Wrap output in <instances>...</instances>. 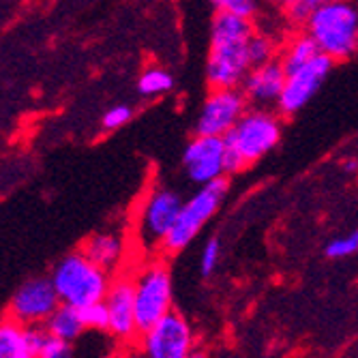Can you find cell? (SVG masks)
<instances>
[{
  "instance_id": "6da1fadb",
  "label": "cell",
  "mask_w": 358,
  "mask_h": 358,
  "mask_svg": "<svg viewBox=\"0 0 358 358\" xmlns=\"http://www.w3.org/2000/svg\"><path fill=\"white\" fill-rule=\"evenodd\" d=\"M253 26L249 17L219 11L210 30V56L206 64L208 84L213 88H238L251 69L247 39Z\"/></svg>"
},
{
  "instance_id": "7a4b0ae2",
  "label": "cell",
  "mask_w": 358,
  "mask_h": 358,
  "mask_svg": "<svg viewBox=\"0 0 358 358\" xmlns=\"http://www.w3.org/2000/svg\"><path fill=\"white\" fill-rule=\"evenodd\" d=\"M281 140V118L266 108L245 112L223 136L225 174H238L271 152Z\"/></svg>"
},
{
  "instance_id": "3957f363",
  "label": "cell",
  "mask_w": 358,
  "mask_h": 358,
  "mask_svg": "<svg viewBox=\"0 0 358 358\" xmlns=\"http://www.w3.org/2000/svg\"><path fill=\"white\" fill-rule=\"evenodd\" d=\"M317 50L333 60H348L358 52V5L354 0H329L305 22Z\"/></svg>"
},
{
  "instance_id": "277c9868",
  "label": "cell",
  "mask_w": 358,
  "mask_h": 358,
  "mask_svg": "<svg viewBox=\"0 0 358 358\" xmlns=\"http://www.w3.org/2000/svg\"><path fill=\"white\" fill-rule=\"evenodd\" d=\"M52 283L60 303L73 307L103 301L110 287L108 271L90 262L82 251L60 259L52 273Z\"/></svg>"
},
{
  "instance_id": "5b68a950",
  "label": "cell",
  "mask_w": 358,
  "mask_h": 358,
  "mask_svg": "<svg viewBox=\"0 0 358 358\" xmlns=\"http://www.w3.org/2000/svg\"><path fill=\"white\" fill-rule=\"evenodd\" d=\"M225 193H227V182L221 176V178H215V180L202 185L200 191L195 193L191 200L182 202L174 225L170 227L166 238L161 241L164 243V249L168 253L185 249L195 236L200 234L202 227L213 219V215L219 210Z\"/></svg>"
},
{
  "instance_id": "8992f818",
  "label": "cell",
  "mask_w": 358,
  "mask_h": 358,
  "mask_svg": "<svg viewBox=\"0 0 358 358\" xmlns=\"http://www.w3.org/2000/svg\"><path fill=\"white\" fill-rule=\"evenodd\" d=\"M136 322L140 335L172 309V277L164 264H152L134 281Z\"/></svg>"
},
{
  "instance_id": "52a82bcc",
  "label": "cell",
  "mask_w": 358,
  "mask_h": 358,
  "mask_svg": "<svg viewBox=\"0 0 358 358\" xmlns=\"http://www.w3.org/2000/svg\"><path fill=\"white\" fill-rule=\"evenodd\" d=\"M333 62H335L333 58L320 52L309 62H305L303 67H299L294 71H287L281 96L277 101V110L287 116L301 112L315 96L320 86L327 82V78L333 69Z\"/></svg>"
},
{
  "instance_id": "ba28073f",
  "label": "cell",
  "mask_w": 358,
  "mask_h": 358,
  "mask_svg": "<svg viewBox=\"0 0 358 358\" xmlns=\"http://www.w3.org/2000/svg\"><path fill=\"white\" fill-rule=\"evenodd\" d=\"M193 348V333L182 315L172 309L142 333V350L150 358H187Z\"/></svg>"
},
{
  "instance_id": "9c48e42d",
  "label": "cell",
  "mask_w": 358,
  "mask_h": 358,
  "mask_svg": "<svg viewBox=\"0 0 358 358\" xmlns=\"http://www.w3.org/2000/svg\"><path fill=\"white\" fill-rule=\"evenodd\" d=\"M247 112V99L238 88H213L198 118L200 136H225Z\"/></svg>"
},
{
  "instance_id": "30bf717a",
  "label": "cell",
  "mask_w": 358,
  "mask_h": 358,
  "mask_svg": "<svg viewBox=\"0 0 358 358\" xmlns=\"http://www.w3.org/2000/svg\"><path fill=\"white\" fill-rule=\"evenodd\" d=\"M225 144L221 136H200L189 142L182 155V164L189 178L198 185H206L225 174Z\"/></svg>"
},
{
  "instance_id": "8fae6325",
  "label": "cell",
  "mask_w": 358,
  "mask_h": 358,
  "mask_svg": "<svg viewBox=\"0 0 358 358\" xmlns=\"http://www.w3.org/2000/svg\"><path fill=\"white\" fill-rule=\"evenodd\" d=\"M60 299L54 289L52 279H30L26 281L11 303L13 320L22 324H39L58 307Z\"/></svg>"
},
{
  "instance_id": "7c38bea8",
  "label": "cell",
  "mask_w": 358,
  "mask_h": 358,
  "mask_svg": "<svg viewBox=\"0 0 358 358\" xmlns=\"http://www.w3.org/2000/svg\"><path fill=\"white\" fill-rule=\"evenodd\" d=\"M134 294H136V285L131 279L120 277L116 279L106 294V307H108V331L120 339V341H131L138 331V322H136V305H134Z\"/></svg>"
},
{
  "instance_id": "4fadbf2b",
  "label": "cell",
  "mask_w": 358,
  "mask_h": 358,
  "mask_svg": "<svg viewBox=\"0 0 358 358\" xmlns=\"http://www.w3.org/2000/svg\"><path fill=\"white\" fill-rule=\"evenodd\" d=\"M182 200L176 191L170 189H157L150 193V198L142 213V236L146 243L164 241L170 227L174 225Z\"/></svg>"
},
{
  "instance_id": "5bb4252c",
  "label": "cell",
  "mask_w": 358,
  "mask_h": 358,
  "mask_svg": "<svg viewBox=\"0 0 358 358\" xmlns=\"http://www.w3.org/2000/svg\"><path fill=\"white\" fill-rule=\"evenodd\" d=\"M283 82H285L283 64L279 60H268L264 64L251 67L241 86L247 101L259 108H268V106H277L283 90Z\"/></svg>"
},
{
  "instance_id": "9a60e30c",
  "label": "cell",
  "mask_w": 358,
  "mask_h": 358,
  "mask_svg": "<svg viewBox=\"0 0 358 358\" xmlns=\"http://www.w3.org/2000/svg\"><path fill=\"white\" fill-rule=\"evenodd\" d=\"M45 331L28 329L22 322H0V358H35L39 356Z\"/></svg>"
},
{
  "instance_id": "2e32d148",
  "label": "cell",
  "mask_w": 358,
  "mask_h": 358,
  "mask_svg": "<svg viewBox=\"0 0 358 358\" xmlns=\"http://www.w3.org/2000/svg\"><path fill=\"white\" fill-rule=\"evenodd\" d=\"M45 331L54 337H60L64 341H73L82 335L84 322L80 317V309L67 303H58V307L48 315Z\"/></svg>"
},
{
  "instance_id": "e0dca14e",
  "label": "cell",
  "mask_w": 358,
  "mask_h": 358,
  "mask_svg": "<svg viewBox=\"0 0 358 358\" xmlns=\"http://www.w3.org/2000/svg\"><path fill=\"white\" fill-rule=\"evenodd\" d=\"M82 253L96 266L110 271L118 264L122 255V241L116 234H96L84 243Z\"/></svg>"
},
{
  "instance_id": "ac0fdd59",
  "label": "cell",
  "mask_w": 358,
  "mask_h": 358,
  "mask_svg": "<svg viewBox=\"0 0 358 358\" xmlns=\"http://www.w3.org/2000/svg\"><path fill=\"white\" fill-rule=\"evenodd\" d=\"M315 54H320V50H317L315 41L305 32V35H299L289 41V45L285 48L283 58L279 62L283 64V71L287 73V71H294V69L303 67V64L309 62Z\"/></svg>"
},
{
  "instance_id": "d6986e66",
  "label": "cell",
  "mask_w": 358,
  "mask_h": 358,
  "mask_svg": "<svg viewBox=\"0 0 358 358\" xmlns=\"http://www.w3.org/2000/svg\"><path fill=\"white\" fill-rule=\"evenodd\" d=\"M327 3L329 0H279L285 20L289 24H296V26H305L309 15Z\"/></svg>"
},
{
  "instance_id": "ffe728a7",
  "label": "cell",
  "mask_w": 358,
  "mask_h": 358,
  "mask_svg": "<svg viewBox=\"0 0 358 358\" xmlns=\"http://www.w3.org/2000/svg\"><path fill=\"white\" fill-rule=\"evenodd\" d=\"M247 56H249L251 67H257V64L273 60L275 56L273 39H268L266 35H259V32H251V37L247 39Z\"/></svg>"
},
{
  "instance_id": "44dd1931",
  "label": "cell",
  "mask_w": 358,
  "mask_h": 358,
  "mask_svg": "<svg viewBox=\"0 0 358 358\" xmlns=\"http://www.w3.org/2000/svg\"><path fill=\"white\" fill-rule=\"evenodd\" d=\"M78 309H80V317H82V322H84V329L108 331L110 317H108L106 301H94V303L84 305V307H78Z\"/></svg>"
},
{
  "instance_id": "7402d4cb",
  "label": "cell",
  "mask_w": 358,
  "mask_h": 358,
  "mask_svg": "<svg viewBox=\"0 0 358 358\" xmlns=\"http://www.w3.org/2000/svg\"><path fill=\"white\" fill-rule=\"evenodd\" d=\"M138 86L142 94H161V92H168L174 86V80L164 69H148L140 78Z\"/></svg>"
},
{
  "instance_id": "603a6c76",
  "label": "cell",
  "mask_w": 358,
  "mask_h": 358,
  "mask_svg": "<svg viewBox=\"0 0 358 358\" xmlns=\"http://www.w3.org/2000/svg\"><path fill=\"white\" fill-rule=\"evenodd\" d=\"M358 251V232H352L348 236L335 238L327 245V255L331 259H341V257H350Z\"/></svg>"
},
{
  "instance_id": "cb8c5ba5",
  "label": "cell",
  "mask_w": 358,
  "mask_h": 358,
  "mask_svg": "<svg viewBox=\"0 0 358 358\" xmlns=\"http://www.w3.org/2000/svg\"><path fill=\"white\" fill-rule=\"evenodd\" d=\"M41 358H67L71 356V341H64L60 337H54L45 331L41 350H39Z\"/></svg>"
},
{
  "instance_id": "d4e9b609",
  "label": "cell",
  "mask_w": 358,
  "mask_h": 358,
  "mask_svg": "<svg viewBox=\"0 0 358 358\" xmlns=\"http://www.w3.org/2000/svg\"><path fill=\"white\" fill-rule=\"evenodd\" d=\"M210 3L217 7V11L236 13L243 17H251L257 7V0H210Z\"/></svg>"
},
{
  "instance_id": "484cf974",
  "label": "cell",
  "mask_w": 358,
  "mask_h": 358,
  "mask_svg": "<svg viewBox=\"0 0 358 358\" xmlns=\"http://www.w3.org/2000/svg\"><path fill=\"white\" fill-rule=\"evenodd\" d=\"M217 262H219V241L217 238H210L206 243V247L202 251V259H200V271H202V275L208 277L215 271Z\"/></svg>"
},
{
  "instance_id": "4316f807",
  "label": "cell",
  "mask_w": 358,
  "mask_h": 358,
  "mask_svg": "<svg viewBox=\"0 0 358 358\" xmlns=\"http://www.w3.org/2000/svg\"><path fill=\"white\" fill-rule=\"evenodd\" d=\"M131 116H134V110L129 106H116L110 112H106L103 127L106 129H118V127H122V124H127L129 120H131Z\"/></svg>"
},
{
  "instance_id": "83f0119b",
  "label": "cell",
  "mask_w": 358,
  "mask_h": 358,
  "mask_svg": "<svg viewBox=\"0 0 358 358\" xmlns=\"http://www.w3.org/2000/svg\"><path fill=\"white\" fill-rule=\"evenodd\" d=\"M343 170H345V172H350V174L358 172V161H354V159L345 161V164H343Z\"/></svg>"
}]
</instances>
